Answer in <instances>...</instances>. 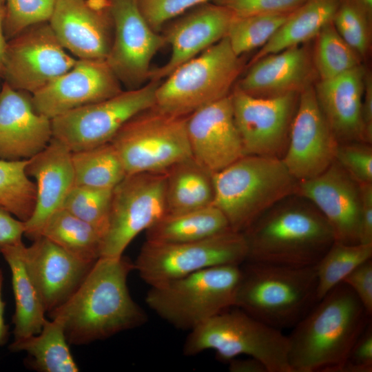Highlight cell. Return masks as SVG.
Listing matches in <instances>:
<instances>
[{
  "instance_id": "obj_1",
  "label": "cell",
  "mask_w": 372,
  "mask_h": 372,
  "mask_svg": "<svg viewBox=\"0 0 372 372\" xmlns=\"http://www.w3.org/2000/svg\"><path fill=\"white\" fill-rule=\"evenodd\" d=\"M134 262L123 256L100 257L74 291L48 313L59 320L70 344H85L144 324L145 311L132 299L127 277Z\"/></svg>"
},
{
  "instance_id": "obj_2",
  "label": "cell",
  "mask_w": 372,
  "mask_h": 372,
  "mask_svg": "<svg viewBox=\"0 0 372 372\" xmlns=\"http://www.w3.org/2000/svg\"><path fill=\"white\" fill-rule=\"evenodd\" d=\"M371 317L348 285H336L287 335L291 371L340 372Z\"/></svg>"
},
{
  "instance_id": "obj_3",
  "label": "cell",
  "mask_w": 372,
  "mask_h": 372,
  "mask_svg": "<svg viewBox=\"0 0 372 372\" xmlns=\"http://www.w3.org/2000/svg\"><path fill=\"white\" fill-rule=\"evenodd\" d=\"M293 196L269 208L242 232L247 245L246 261L313 267L335 241L319 210L305 198Z\"/></svg>"
},
{
  "instance_id": "obj_4",
  "label": "cell",
  "mask_w": 372,
  "mask_h": 372,
  "mask_svg": "<svg viewBox=\"0 0 372 372\" xmlns=\"http://www.w3.org/2000/svg\"><path fill=\"white\" fill-rule=\"evenodd\" d=\"M234 307L280 330L293 327L317 302L315 266L245 261Z\"/></svg>"
},
{
  "instance_id": "obj_5",
  "label": "cell",
  "mask_w": 372,
  "mask_h": 372,
  "mask_svg": "<svg viewBox=\"0 0 372 372\" xmlns=\"http://www.w3.org/2000/svg\"><path fill=\"white\" fill-rule=\"evenodd\" d=\"M214 200L230 228L243 232L261 214L295 195L298 181L281 158L245 155L212 174Z\"/></svg>"
},
{
  "instance_id": "obj_6",
  "label": "cell",
  "mask_w": 372,
  "mask_h": 372,
  "mask_svg": "<svg viewBox=\"0 0 372 372\" xmlns=\"http://www.w3.org/2000/svg\"><path fill=\"white\" fill-rule=\"evenodd\" d=\"M207 350L224 362L245 355L261 362L267 372H292L287 335L236 307L189 331L183 354L192 356Z\"/></svg>"
},
{
  "instance_id": "obj_7",
  "label": "cell",
  "mask_w": 372,
  "mask_h": 372,
  "mask_svg": "<svg viewBox=\"0 0 372 372\" xmlns=\"http://www.w3.org/2000/svg\"><path fill=\"white\" fill-rule=\"evenodd\" d=\"M244 65L242 56L235 54L225 37L161 81L154 107L167 114L187 117L229 96Z\"/></svg>"
},
{
  "instance_id": "obj_8",
  "label": "cell",
  "mask_w": 372,
  "mask_h": 372,
  "mask_svg": "<svg viewBox=\"0 0 372 372\" xmlns=\"http://www.w3.org/2000/svg\"><path fill=\"white\" fill-rule=\"evenodd\" d=\"M240 265L212 267L150 287L147 306L175 328L191 331L234 307Z\"/></svg>"
},
{
  "instance_id": "obj_9",
  "label": "cell",
  "mask_w": 372,
  "mask_h": 372,
  "mask_svg": "<svg viewBox=\"0 0 372 372\" xmlns=\"http://www.w3.org/2000/svg\"><path fill=\"white\" fill-rule=\"evenodd\" d=\"M186 118L167 114L153 106L125 123L110 143L127 175L165 172L192 158Z\"/></svg>"
},
{
  "instance_id": "obj_10",
  "label": "cell",
  "mask_w": 372,
  "mask_h": 372,
  "mask_svg": "<svg viewBox=\"0 0 372 372\" xmlns=\"http://www.w3.org/2000/svg\"><path fill=\"white\" fill-rule=\"evenodd\" d=\"M247 257L243 233L229 229L191 242L146 240L134 265L141 279L152 287L212 267L240 265Z\"/></svg>"
},
{
  "instance_id": "obj_11",
  "label": "cell",
  "mask_w": 372,
  "mask_h": 372,
  "mask_svg": "<svg viewBox=\"0 0 372 372\" xmlns=\"http://www.w3.org/2000/svg\"><path fill=\"white\" fill-rule=\"evenodd\" d=\"M161 81L149 80L51 119L52 138L74 152L108 142L130 118L152 107Z\"/></svg>"
},
{
  "instance_id": "obj_12",
  "label": "cell",
  "mask_w": 372,
  "mask_h": 372,
  "mask_svg": "<svg viewBox=\"0 0 372 372\" xmlns=\"http://www.w3.org/2000/svg\"><path fill=\"white\" fill-rule=\"evenodd\" d=\"M166 173L127 175L112 189L101 257L118 258L141 231L166 214Z\"/></svg>"
},
{
  "instance_id": "obj_13",
  "label": "cell",
  "mask_w": 372,
  "mask_h": 372,
  "mask_svg": "<svg viewBox=\"0 0 372 372\" xmlns=\"http://www.w3.org/2000/svg\"><path fill=\"white\" fill-rule=\"evenodd\" d=\"M77 59L60 43L48 21L36 23L8 40L3 82L32 94Z\"/></svg>"
},
{
  "instance_id": "obj_14",
  "label": "cell",
  "mask_w": 372,
  "mask_h": 372,
  "mask_svg": "<svg viewBox=\"0 0 372 372\" xmlns=\"http://www.w3.org/2000/svg\"><path fill=\"white\" fill-rule=\"evenodd\" d=\"M299 95L256 97L234 87L231 93L234 117L245 156L282 158Z\"/></svg>"
},
{
  "instance_id": "obj_15",
  "label": "cell",
  "mask_w": 372,
  "mask_h": 372,
  "mask_svg": "<svg viewBox=\"0 0 372 372\" xmlns=\"http://www.w3.org/2000/svg\"><path fill=\"white\" fill-rule=\"evenodd\" d=\"M109 1L114 32L105 61L121 84L135 89L149 80L152 60L166 42L148 25L136 0Z\"/></svg>"
},
{
  "instance_id": "obj_16",
  "label": "cell",
  "mask_w": 372,
  "mask_h": 372,
  "mask_svg": "<svg viewBox=\"0 0 372 372\" xmlns=\"http://www.w3.org/2000/svg\"><path fill=\"white\" fill-rule=\"evenodd\" d=\"M338 143L318 104L314 85L307 87L300 93L282 162L298 181L310 179L333 163Z\"/></svg>"
},
{
  "instance_id": "obj_17",
  "label": "cell",
  "mask_w": 372,
  "mask_h": 372,
  "mask_svg": "<svg viewBox=\"0 0 372 372\" xmlns=\"http://www.w3.org/2000/svg\"><path fill=\"white\" fill-rule=\"evenodd\" d=\"M48 23L76 59L105 60L114 32L109 0H56Z\"/></svg>"
},
{
  "instance_id": "obj_18",
  "label": "cell",
  "mask_w": 372,
  "mask_h": 372,
  "mask_svg": "<svg viewBox=\"0 0 372 372\" xmlns=\"http://www.w3.org/2000/svg\"><path fill=\"white\" fill-rule=\"evenodd\" d=\"M122 90L105 60L77 59L68 72L33 93L32 100L39 113L52 119Z\"/></svg>"
},
{
  "instance_id": "obj_19",
  "label": "cell",
  "mask_w": 372,
  "mask_h": 372,
  "mask_svg": "<svg viewBox=\"0 0 372 372\" xmlns=\"http://www.w3.org/2000/svg\"><path fill=\"white\" fill-rule=\"evenodd\" d=\"M186 130L192 158L211 174L245 156L231 94L187 116Z\"/></svg>"
},
{
  "instance_id": "obj_20",
  "label": "cell",
  "mask_w": 372,
  "mask_h": 372,
  "mask_svg": "<svg viewBox=\"0 0 372 372\" xmlns=\"http://www.w3.org/2000/svg\"><path fill=\"white\" fill-rule=\"evenodd\" d=\"M296 195L319 210L330 225L335 240L359 243L360 185L335 161L320 175L298 181Z\"/></svg>"
},
{
  "instance_id": "obj_21",
  "label": "cell",
  "mask_w": 372,
  "mask_h": 372,
  "mask_svg": "<svg viewBox=\"0 0 372 372\" xmlns=\"http://www.w3.org/2000/svg\"><path fill=\"white\" fill-rule=\"evenodd\" d=\"M22 247L26 270L45 312L59 307L74 293L95 263L81 260L43 236Z\"/></svg>"
},
{
  "instance_id": "obj_22",
  "label": "cell",
  "mask_w": 372,
  "mask_h": 372,
  "mask_svg": "<svg viewBox=\"0 0 372 372\" xmlns=\"http://www.w3.org/2000/svg\"><path fill=\"white\" fill-rule=\"evenodd\" d=\"M318 81L311 41L267 55L249 65L234 85L249 95L270 98L300 94Z\"/></svg>"
},
{
  "instance_id": "obj_23",
  "label": "cell",
  "mask_w": 372,
  "mask_h": 372,
  "mask_svg": "<svg viewBox=\"0 0 372 372\" xmlns=\"http://www.w3.org/2000/svg\"><path fill=\"white\" fill-rule=\"evenodd\" d=\"M52 138L51 119L34 109L32 94L3 82L0 87V159H29Z\"/></svg>"
},
{
  "instance_id": "obj_24",
  "label": "cell",
  "mask_w": 372,
  "mask_h": 372,
  "mask_svg": "<svg viewBox=\"0 0 372 372\" xmlns=\"http://www.w3.org/2000/svg\"><path fill=\"white\" fill-rule=\"evenodd\" d=\"M234 16L227 8L210 1L192 8L174 21L163 35L171 46L170 58L162 67L152 70L149 80L165 79L180 65L225 38Z\"/></svg>"
},
{
  "instance_id": "obj_25",
  "label": "cell",
  "mask_w": 372,
  "mask_h": 372,
  "mask_svg": "<svg viewBox=\"0 0 372 372\" xmlns=\"http://www.w3.org/2000/svg\"><path fill=\"white\" fill-rule=\"evenodd\" d=\"M26 173L35 180L36 201L31 216L24 222V235L34 240L49 218L62 209L75 185L72 152L52 138L45 148L28 159Z\"/></svg>"
},
{
  "instance_id": "obj_26",
  "label": "cell",
  "mask_w": 372,
  "mask_h": 372,
  "mask_svg": "<svg viewBox=\"0 0 372 372\" xmlns=\"http://www.w3.org/2000/svg\"><path fill=\"white\" fill-rule=\"evenodd\" d=\"M366 71L362 64L314 85L318 104L338 143L364 142L361 107Z\"/></svg>"
},
{
  "instance_id": "obj_27",
  "label": "cell",
  "mask_w": 372,
  "mask_h": 372,
  "mask_svg": "<svg viewBox=\"0 0 372 372\" xmlns=\"http://www.w3.org/2000/svg\"><path fill=\"white\" fill-rule=\"evenodd\" d=\"M340 2V0H306L288 16L249 65L270 54L314 39L322 28L332 21Z\"/></svg>"
},
{
  "instance_id": "obj_28",
  "label": "cell",
  "mask_w": 372,
  "mask_h": 372,
  "mask_svg": "<svg viewBox=\"0 0 372 372\" xmlns=\"http://www.w3.org/2000/svg\"><path fill=\"white\" fill-rule=\"evenodd\" d=\"M23 245L21 242L1 251L12 275L15 302L12 316L14 340L38 334L46 320L45 310L23 260Z\"/></svg>"
},
{
  "instance_id": "obj_29",
  "label": "cell",
  "mask_w": 372,
  "mask_h": 372,
  "mask_svg": "<svg viewBox=\"0 0 372 372\" xmlns=\"http://www.w3.org/2000/svg\"><path fill=\"white\" fill-rule=\"evenodd\" d=\"M69 344L62 322L53 318L45 320L38 334L14 340L9 350L26 352L25 364L39 372H77Z\"/></svg>"
},
{
  "instance_id": "obj_30",
  "label": "cell",
  "mask_w": 372,
  "mask_h": 372,
  "mask_svg": "<svg viewBox=\"0 0 372 372\" xmlns=\"http://www.w3.org/2000/svg\"><path fill=\"white\" fill-rule=\"evenodd\" d=\"M165 173L166 214H179L212 205V174L193 158L175 164Z\"/></svg>"
},
{
  "instance_id": "obj_31",
  "label": "cell",
  "mask_w": 372,
  "mask_h": 372,
  "mask_svg": "<svg viewBox=\"0 0 372 372\" xmlns=\"http://www.w3.org/2000/svg\"><path fill=\"white\" fill-rule=\"evenodd\" d=\"M229 229L223 212L211 205L186 212L165 214L146 230V240L167 243L191 242Z\"/></svg>"
},
{
  "instance_id": "obj_32",
  "label": "cell",
  "mask_w": 372,
  "mask_h": 372,
  "mask_svg": "<svg viewBox=\"0 0 372 372\" xmlns=\"http://www.w3.org/2000/svg\"><path fill=\"white\" fill-rule=\"evenodd\" d=\"M40 236L47 238L81 260L94 263L101 257L103 236L63 208L49 218Z\"/></svg>"
},
{
  "instance_id": "obj_33",
  "label": "cell",
  "mask_w": 372,
  "mask_h": 372,
  "mask_svg": "<svg viewBox=\"0 0 372 372\" xmlns=\"http://www.w3.org/2000/svg\"><path fill=\"white\" fill-rule=\"evenodd\" d=\"M75 185L113 189L126 176L122 161L110 143L72 152Z\"/></svg>"
},
{
  "instance_id": "obj_34",
  "label": "cell",
  "mask_w": 372,
  "mask_h": 372,
  "mask_svg": "<svg viewBox=\"0 0 372 372\" xmlns=\"http://www.w3.org/2000/svg\"><path fill=\"white\" fill-rule=\"evenodd\" d=\"M372 258V244H345L335 240L315 265L317 301L341 283L357 267Z\"/></svg>"
},
{
  "instance_id": "obj_35",
  "label": "cell",
  "mask_w": 372,
  "mask_h": 372,
  "mask_svg": "<svg viewBox=\"0 0 372 372\" xmlns=\"http://www.w3.org/2000/svg\"><path fill=\"white\" fill-rule=\"evenodd\" d=\"M314 39L313 59L318 80L332 79L363 64L362 57L340 35L333 21Z\"/></svg>"
},
{
  "instance_id": "obj_36",
  "label": "cell",
  "mask_w": 372,
  "mask_h": 372,
  "mask_svg": "<svg viewBox=\"0 0 372 372\" xmlns=\"http://www.w3.org/2000/svg\"><path fill=\"white\" fill-rule=\"evenodd\" d=\"M28 159H0V205L19 220L31 216L36 201L35 183L26 173Z\"/></svg>"
},
{
  "instance_id": "obj_37",
  "label": "cell",
  "mask_w": 372,
  "mask_h": 372,
  "mask_svg": "<svg viewBox=\"0 0 372 372\" xmlns=\"http://www.w3.org/2000/svg\"><path fill=\"white\" fill-rule=\"evenodd\" d=\"M289 14L234 15L226 36L233 51L241 56L256 48H262Z\"/></svg>"
},
{
  "instance_id": "obj_38",
  "label": "cell",
  "mask_w": 372,
  "mask_h": 372,
  "mask_svg": "<svg viewBox=\"0 0 372 372\" xmlns=\"http://www.w3.org/2000/svg\"><path fill=\"white\" fill-rule=\"evenodd\" d=\"M112 189L74 185L62 208L90 225L103 239L108 227Z\"/></svg>"
},
{
  "instance_id": "obj_39",
  "label": "cell",
  "mask_w": 372,
  "mask_h": 372,
  "mask_svg": "<svg viewBox=\"0 0 372 372\" xmlns=\"http://www.w3.org/2000/svg\"><path fill=\"white\" fill-rule=\"evenodd\" d=\"M333 23L343 39L364 61L371 48L372 15L355 0H340Z\"/></svg>"
},
{
  "instance_id": "obj_40",
  "label": "cell",
  "mask_w": 372,
  "mask_h": 372,
  "mask_svg": "<svg viewBox=\"0 0 372 372\" xmlns=\"http://www.w3.org/2000/svg\"><path fill=\"white\" fill-rule=\"evenodd\" d=\"M56 0H5L4 33L14 37L28 27L48 21Z\"/></svg>"
},
{
  "instance_id": "obj_41",
  "label": "cell",
  "mask_w": 372,
  "mask_h": 372,
  "mask_svg": "<svg viewBox=\"0 0 372 372\" xmlns=\"http://www.w3.org/2000/svg\"><path fill=\"white\" fill-rule=\"evenodd\" d=\"M358 184L372 183V148L362 141L339 143L334 160Z\"/></svg>"
},
{
  "instance_id": "obj_42",
  "label": "cell",
  "mask_w": 372,
  "mask_h": 372,
  "mask_svg": "<svg viewBox=\"0 0 372 372\" xmlns=\"http://www.w3.org/2000/svg\"><path fill=\"white\" fill-rule=\"evenodd\" d=\"M215 0H136L138 8L148 23L159 32L169 20L200 4Z\"/></svg>"
},
{
  "instance_id": "obj_43",
  "label": "cell",
  "mask_w": 372,
  "mask_h": 372,
  "mask_svg": "<svg viewBox=\"0 0 372 372\" xmlns=\"http://www.w3.org/2000/svg\"><path fill=\"white\" fill-rule=\"evenodd\" d=\"M306 0H215L236 16L289 14Z\"/></svg>"
},
{
  "instance_id": "obj_44",
  "label": "cell",
  "mask_w": 372,
  "mask_h": 372,
  "mask_svg": "<svg viewBox=\"0 0 372 372\" xmlns=\"http://www.w3.org/2000/svg\"><path fill=\"white\" fill-rule=\"evenodd\" d=\"M372 371L371 321L351 347L340 372Z\"/></svg>"
},
{
  "instance_id": "obj_45",
  "label": "cell",
  "mask_w": 372,
  "mask_h": 372,
  "mask_svg": "<svg viewBox=\"0 0 372 372\" xmlns=\"http://www.w3.org/2000/svg\"><path fill=\"white\" fill-rule=\"evenodd\" d=\"M357 296L369 315H372V259L364 262L342 281Z\"/></svg>"
},
{
  "instance_id": "obj_46",
  "label": "cell",
  "mask_w": 372,
  "mask_h": 372,
  "mask_svg": "<svg viewBox=\"0 0 372 372\" xmlns=\"http://www.w3.org/2000/svg\"><path fill=\"white\" fill-rule=\"evenodd\" d=\"M24 233V222L0 205V254L4 248L22 242Z\"/></svg>"
},
{
  "instance_id": "obj_47",
  "label": "cell",
  "mask_w": 372,
  "mask_h": 372,
  "mask_svg": "<svg viewBox=\"0 0 372 372\" xmlns=\"http://www.w3.org/2000/svg\"><path fill=\"white\" fill-rule=\"evenodd\" d=\"M359 185L361 196L359 243L372 244V183Z\"/></svg>"
},
{
  "instance_id": "obj_48",
  "label": "cell",
  "mask_w": 372,
  "mask_h": 372,
  "mask_svg": "<svg viewBox=\"0 0 372 372\" xmlns=\"http://www.w3.org/2000/svg\"><path fill=\"white\" fill-rule=\"evenodd\" d=\"M363 141L372 142V75L366 69L361 107Z\"/></svg>"
},
{
  "instance_id": "obj_49",
  "label": "cell",
  "mask_w": 372,
  "mask_h": 372,
  "mask_svg": "<svg viewBox=\"0 0 372 372\" xmlns=\"http://www.w3.org/2000/svg\"><path fill=\"white\" fill-rule=\"evenodd\" d=\"M229 370L231 372H267L263 364L256 358H233L229 360Z\"/></svg>"
},
{
  "instance_id": "obj_50",
  "label": "cell",
  "mask_w": 372,
  "mask_h": 372,
  "mask_svg": "<svg viewBox=\"0 0 372 372\" xmlns=\"http://www.w3.org/2000/svg\"><path fill=\"white\" fill-rule=\"evenodd\" d=\"M5 12V6H0V79H2L4 74L5 61L8 44V39L5 36L3 29Z\"/></svg>"
},
{
  "instance_id": "obj_51",
  "label": "cell",
  "mask_w": 372,
  "mask_h": 372,
  "mask_svg": "<svg viewBox=\"0 0 372 372\" xmlns=\"http://www.w3.org/2000/svg\"><path fill=\"white\" fill-rule=\"evenodd\" d=\"M3 283V273L0 269V347L6 342L9 338V327L6 324L4 319L5 302L2 298Z\"/></svg>"
},
{
  "instance_id": "obj_52",
  "label": "cell",
  "mask_w": 372,
  "mask_h": 372,
  "mask_svg": "<svg viewBox=\"0 0 372 372\" xmlns=\"http://www.w3.org/2000/svg\"><path fill=\"white\" fill-rule=\"evenodd\" d=\"M368 13L372 15V0H355Z\"/></svg>"
},
{
  "instance_id": "obj_53",
  "label": "cell",
  "mask_w": 372,
  "mask_h": 372,
  "mask_svg": "<svg viewBox=\"0 0 372 372\" xmlns=\"http://www.w3.org/2000/svg\"><path fill=\"white\" fill-rule=\"evenodd\" d=\"M5 0H0V6H4Z\"/></svg>"
}]
</instances>
